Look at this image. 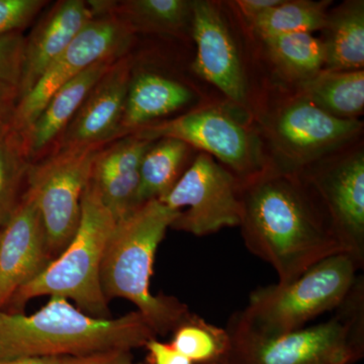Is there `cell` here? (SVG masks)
Here are the masks:
<instances>
[{"mask_svg":"<svg viewBox=\"0 0 364 364\" xmlns=\"http://www.w3.org/2000/svg\"><path fill=\"white\" fill-rule=\"evenodd\" d=\"M240 200L244 243L274 268L279 282L343 253L320 203L299 174L267 166L240 181Z\"/></svg>","mask_w":364,"mask_h":364,"instance_id":"obj_1","label":"cell"},{"mask_svg":"<svg viewBox=\"0 0 364 364\" xmlns=\"http://www.w3.org/2000/svg\"><path fill=\"white\" fill-rule=\"evenodd\" d=\"M155 337L136 311L119 318H95L60 296H52L31 315L0 311V363L131 351Z\"/></svg>","mask_w":364,"mask_h":364,"instance_id":"obj_2","label":"cell"},{"mask_svg":"<svg viewBox=\"0 0 364 364\" xmlns=\"http://www.w3.org/2000/svg\"><path fill=\"white\" fill-rule=\"evenodd\" d=\"M178 212L150 200L117 220L105 247L100 282L107 299H124L136 306L157 335L172 332L189 312L174 296L151 293L155 255Z\"/></svg>","mask_w":364,"mask_h":364,"instance_id":"obj_3","label":"cell"},{"mask_svg":"<svg viewBox=\"0 0 364 364\" xmlns=\"http://www.w3.org/2000/svg\"><path fill=\"white\" fill-rule=\"evenodd\" d=\"M227 330L228 364H354L364 353L363 277L325 322L267 336L249 329L234 314Z\"/></svg>","mask_w":364,"mask_h":364,"instance_id":"obj_4","label":"cell"},{"mask_svg":"<svg viewBox=\"0 0 364 364\" xmlns=\"http://www.w3.org/2000/svg\"><path fill=\"white\" fill-rule=\"evenodd\" d=\"M116 222L88 182L73 239L37 277L16 291L4 311L21 313L31 299L49 296L68 299L92 317L112 318L100 282V267Z\"/></svg>","mask_w":364,"mask_h":364,"instance_id":"obj_5","label":"cell"},{"mask_svg":"<svg viewBox=\"0 0 364 364\" xmlns=\"http://www.w3.org/2000/svg\"><path fill=\"white\" fill-rule=\"evenodd\" d=\"M254 109L268 166L299 174L320 160L360 140L363 122L342 119L318 109L294 91Z\"/></svg>","mask_w":364,"mask_h":364,"instance_id":"obj_6","label":"cell"},{"mask_svg":"<svg viewBox=\"0 0 364 364\" xmlns=\"http://www.w3.org/2000/svg\"><path fill=\"white\" fill-rule=\"evenodd\" d=\"M359 269L348 254H335L291 282L254 289L246 308L235 316L249 329L267 336L296 331L336 310L353 289Z\"/></svg>","mask_w":364,"mask_h":364,"instance_id":"obj_7","label":"cell"},{"mask_svg":"<svg viewBox=\"0 0 364 364\" xmlns=\"http://www.w3.org/2000/svg\"><path fill=\"white\" fill-rule=\"evenodd\" d=\"M221 105H203L173 119H162L134 131L148 141L172 138L205 153L246 181L268 166L262 141L250 119L237 116Z\"/></svg>","mask_w":364,"mask_h":364,"instance_id":"obj_8","label":"cell"},{"mask_svg":"<svg viewBox=\"0 0 364 364\" xmlns=\"http://www.w3.org/2000/svg\"><path fill=\"white\" fill-rule=\"evenodd\" d=\"M102 145L54 148L31 163L25 193L39 210L53 259L67 247L77 230L83 193Z\"/></svg>","mask_w":364,"mask_h":364,"instance_id":"obj_9","label":"cell"},{"mask_svg":"<svg viewBox=\"0 0 364 364\" xmlns=\"http://www.w3.org/2000/svg\"><path fill=\"white\" fill-rule=\"evenodd\" d=\"M299 176L324 210L342 252L364 265L363 140L320 160Z\"/></svg>","mask_w":364,"mask_h":364,"instance_id":"obj_10","label":"cell"},{"mask_svg":"<svg viewBox=\"0 0 364 364\" xmlns=\"http://www.w3.org/2000/svg\"><path fill=\"white\" fill-rule=\"evenodd\" d=\"M178 212L170 229L195 236L239 227L240 181L215 158L198 152L179 181L159 200Z\"/></svg>","mask_w":364,"mask_h":364,"instance_id":"obj_11","label":"cell"},{"mask_svg":"<svg viewBox=\"0 0 364 364\" xmlns=\"http://www.w3.org/2000/svg\"><path fill=\"white\" fill-rule=\"evenodd\" d=\"M134 36L135 33L112 14L95 16L52 62L30 92L18 100L11 128L25 133L50 98L68 81L97 62L128 55Z\"/></svg>","mask_w":364,"mask_h":364,"instance_id":"obj_12","label":"cell"},{"mask_svg":"<svg viewBox=\"0 0 364 364\" xmlns=\"http://www.w3.org/2000/svg\"><path fill=\"white\" fill-rule=\"evenodd\" d=\"M223 6V2L193 0L191 37L196 51L191 67L230 105L252 117V95L243 55Z\"/></svg>","mask_w":364,"mask_h":364,"instance_id":"obj_13","label":"cell"},{"mask_svg":"<svg viewBox=\"0 0 364 364\" xmlns=\"http://www.w3.org/2000/svg\"><path fill=\"white\" fill-rule=\"evenodd\" d=\"M132 74L130 55L117 60L93 86L52 149L105 146L123 138L122 119Z\"/></svg>","mask_w":364,"mask_h":364,"instance_id":"obj_14","label":"cell"},{"mask_svg":"<svg viewBox=\"0 0 364 364\" xmlns=\"http://www.w3.org/2000/svg\"><path fill=\"white\" fill-rule=\"evenodd\" d=\"M53 259L39 210L23 193L16 212L0 231V311L21 287Z\"/></svg>","mask_w":364,"mask_h":364,"instance_id":"obj_15","label":"cell"},{"mask_svg":"<svg viewBox=\"0 0 364 364\" xmlns=\"http://www.w3.org/2000/svg\"><path fill=\"white\" fill-rule=\"evenodd\" d=\"M95 16L90 1L83 0H62L43 14L25 37L18 100L30 92L52 62Z\"/></svg>","mask_w":364,"mask_h":364,"instance_id":"obj_16","label":"cell"},{"mask_svg":"<svg viewBox=\"0 0 364 364\" xmlns=\"http://www.w3.org/2000/svg\"><path fill=\"white\" fill-rule=\"evenodd\" d=\"M153 142L130 134L105 145L95 157L90 182L117 221L136 208L141 162Z\"/></svg>","mask_w":364,"mask_h":364,"instance_id":"obj_17","label":"cell"},{"mask_svg":"<svg viewBox=\"0 0 364 364\" xmlns=\"http://www.w3.org/2000/svg\"><path fill=\"white\" fill-rule=\"evenodd\" d=\"M117 60L119 59L105 60L88 67L50 98L30 128L21 134L31 163L37 161L51 151L93 86Z\"/></svg>","mask_w":364,"mask_h":364,"instance_id":"obj_18","label":"cell"},{"mask_svg":"<svg viewBox=\"0 0 364 364\" xmlns=\"http://www.w3.org/2000/svg\"><path fill=\"white\" fill-rule=\"evenodd\" d=\"M198 95L186 83L153 71L132 74L124 116L123 135L191 107Z\"/></svg>","mask_w":364,"mask_h":364,"instance_id":"obj_19","label":"cell"},{"mask_svg":"<svg viewBox=\"0 0 364 364\" xmlns=\"http://www.w3.org/2000/svg\"><path fill=\"white\" fill-rule=\"evenodd\" d=\"M322 41L323 70H360L364 67V1L346 0L328 11Z\"/></svg>","mask_w":364,"mask_h":364,"instance_id":"obj_20","label":"cell"},{"mask_svg":"<svg viewBox=\"0 0 364 364\" xmlns=\"http://www.w3.org/2000/svg\"><path fill=\"white\" fill-rule=\"evenodd\" d=\"M193 0H127L104 1L112 14L134 33L183 37L191 35Z\"/></svg>","mask_w":364,"mask_h":364,"instance_id":"obj_21","label":"cell"},{"mask_svg":"<svg viewBox=\"0 0 364 364\" xmlns=\"http://www.w3.org/2000/svg\"><path fill=\"white\" fill-rule=\"evenodd\" d=\"M259 39L275 72L296 87L324 69V45L314 33H284Z\"/></svg>","mask_w":364,"mask_h":364,"instance_id":"obj_22","label":"cell"},{"mask_svg":"<svg viewBox=\"0 0 364 364\" xmlns=\"http://www.w3.org/2000/svg\"><path fill=\"white\" fill-rule=\"evenodd\" d=\"M296 90L335 117L359 119L364 111V70H322Z\"/></svg>","mask_w":364,"mask_h":364,"instance_id":"obj_23","label":"cell"},{"mask_svg":"<svg viewBox=\"0 0 364 364\" xmlns=\"http://www.w3.org/2000/svg\"><path fill=\"white\" fill-rule=\"evenodd\" d=\"M193 151L176 139L154 141L141 162L136 207L164 198L193 161Z\"/></svg>","mask_w":364,"mask_h":364,"instance_id":"obj_24","label":"cell"},{"mask_svg":"<svg viewBox=\"0 0 364 364\" xmlns=\"http://www.w3.org/2000/svg\"><path fill=\"white\" fill-rule=\"evenodd\" d=\"M171 333L169 344L193 364H228L231 337L227 328L188 312Z\"/></svg>","mask_w":364,"mask_h":364,"instance_id":"obj_25","label":"cell"},{"mask_svg":"<svg viewBox=\"0 0 364 364\" xmlns=\"http://www.w3.org/2000/svg\"><path fill=\"white\" fill-rule=\"evenodd\" d=\"M332 6L331 0H282L279 6L246 21L245 25L259 38L321 32Z\"/></svg>","mask_w":364,"mask_h":364,"instance_id":"obj_26","label":"cell"},{"mask_svg":"<svg viewBox=\"0 0 364 364\" xmlns=\"http://www.w3.org/2000/svg\"><path fill=\"white\" fill-rule=\"evenodd\" d=\"M31 165L25 139L9 128L0 133V229L11 219L26 191Z\"/></svg>","mask_w":364,"mask_h":364,"instance_id":"obj_27","label":"cell"},{"mask_svg":"<svg viewBox=\"0 0 364 364\" xmlns=\"http://www.w3.org/2000/svg\"><path fill=\"white\" fill-rule=\"evenodd\" d=\"M25 36L14 32L0 36V88H16L21 82Z\"/></svg>","mask_w":364,"mask_h":364,"instance_id":"obj_28","label":"cell"},{"mask_svg":"<svg viewBox=\"0 0 364 364\" xmlns=\"http://www.w3.org/2000/svg\"><path fill=\"white\" fill-rule=\"evenodd\" d=\"M47 4L44 0H0V36L21 32Z\"/></svg>","mask_w":364,"mask_h":364,"instance_id":"obj_29","label":"cell"},{"mask_svg":"<svg viewBox=\"0 0 364 364\" xmlns=\"http://www.w3.org/2000/svg\"><path fill=\"white\" fill-rule=\"evenodd\" d=\"M145 347L148 352L145 364H193L171 345L160 341L156 337L149 340Z\"/></svg>","mask_w":364,"mask_h":364,"instance_id":"obj_30","label":"cell"},{"mask_svg":"<svg viewBox=\"0 0 364 364\" xmlns=\"http://www.w3.org/2000/svg\"><path fill=\"white\" fill-rule=\"evenodd\" d=\"M65 364H145L136 363L128 350L98 352L82 356H68Z\"/></svg>","mask_w":364,"mask_h":364,"instance_id":"obj_31","label":"cell"},{"mask_svg":"<svg viewBox=\"0 0 364 364\" xmlns=\"http://www.w3.org/2000/svg\"><path fill=\"white\" fill-rule=\"evenodd\" d=\"M282 1V0H236L228 1L226 4L230 7H233L235 13L238 14L246 23L268 9L279 6Z\"/></svg>","mask_w":364,"mask_h":364,"instance_id":"obj_32","label":"cell"},{"mask_svg":"<svg viewBox=\"0 0 364 364\" xmlns=\"http://www.w3.org/2000/svg\"><path fill=\"white\" fill-rule=\"evenodd\" d=\"M18 100L16 88H0V133L11 128Z\"/></svg>","mask_w":364,"mask_h":364,"instance_id":"obj_33","label":"cell"},{"mask_svg":"<svg viewBox=\"0 0 364 364\" xmlns=\"http://www.w3.org/2000/svg\"><path fill=\"white\" fill-rule=\"evenodd\" d=\"M68 356L63 358H26L4 361L0 364H65Z\"/></svg>","mask_w":364,"mask_h":364,"instance_id":"obj_34","label":"cell"},{"mask_svg":"<svg viewBox=\"0 0 364 364\" xmlns=\"http://www.w3.org/2000/svg\"><path fill=\"white\" fill-rule=\"evenodd\" d=\"M0 231H1V229H0Z\"/></svg>","mask_w":364,"mask_h":364,"instance_id":"obj_35","label":"cell"}]
</instances>
